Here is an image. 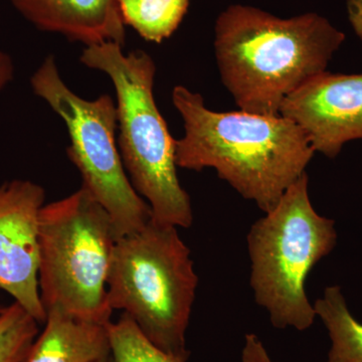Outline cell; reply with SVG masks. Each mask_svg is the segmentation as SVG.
Returning a JSON list of instances; mask_svg holds the SVG:
<instances>
[{
	"label": "cell",
	"mask_w": 362,
	"mask_h": 362,
	"mask_svg": "<svg viewBox=\"0 0 362 362\" xmlns=\"http://www.w3.org/2000/svg\"><path fill=\"white\" fill-rule=\"evenodd\" d=\"M344 40L341 30L316 13L281 18L232 4L214 25L221 82L240 110L259 115H280L286 97L325 71Z\"/></svg>",
	"instance_id": "cell-2"
},
{
	"label": "cell",
	"mask_w": 362,
	"mask_h": 362,
	"mask_svg": "<svg viewBox=\"0 0 362 362\" xmlns=\"http://www.w3.org/2000/svg\"><path fill=\"white\" fill-rule=\"evenodd\" d=\"M33 25L86 45L125 44V23L118 0H11Z\"/></svg>",
	"instance_id": "cell-10"
},
{
	"label": "cell",
	"mask_w": 362,
	"mask_h": 362,
	"mask_svg": "<svg viewBox=\"0 0 362 362\" xmlns=\"http://www.w3.org/2000/svg\"><path fill=\"white\" fill-rule=\"evenodd\" d=\"M13 59L6 52H0V90L6 88L13 80Z\"/></svg>",
	"instance_id": "cell-17"
},
{
	"label": "cell",
	"mask_w": 362,
	"mask_h": 362,
	"mask_svg": "<svg viewBox=\"0 0 362 362\" xmlns=\"http://www.w3.org/2000/svg\"><path fill=\"white\" fill-rule=\"evenodd\" d=\"M45 327L23 362H95L111 354L109 324L47 312Z\"/></svg>",
	"instance_id": "cell-11"
},
{
	"label": "cell",
	"mask_w": 362,
	"mask_h": 362,
	"mask_svg": "<svg viewBox=\"0 0 362 362\" xmlns=\"http://www.w3.org/2000/svg\"><path fill=\"white\" fill-rule=\"evenodd\" d=\"M2 309H0V312H1Z\"/></svg>",
	"instance_id": "cell-19"
},
{
	"label": "cell",
	"mask_w": 362,
	"mask_h": 362,
	"mask_svg": "<svg viewBox=\"0 0 362 362\" xmlns=\"http://www.w3.org/2000/svg\"><path fill=\"white\" fill-rule=\"evenodd\" d=\"M33 93L58 114L70 137L68 156L83 178L82 187L110 216L117 239L138 232L152 218L149 204L136 192L116 143L117 107L109 95L83 99L64 82L54 57L30 78Z\"/></svg>",
	"instance_id": "cell-7"
},
{
	"label": "cell",
	"mask_w": 362,
	"mask_h": 362,
	"mask_svg": "<svg viewBox=\"0 0 362 362\" xmlns=\"http://www.w3.org/2000/svg\"><path fill=\"white\" fill-rule=\"evenodd\" d=\"M314 308L330 337L326 362H362V323L350 313L341 288H326Z\"/></svg>",
	"instance_id": "cell-12"
},
{
	"label": "cell",
	"mask_w": 362,
	"mask_h": 362,
	"mask_svg": "<svg viewBox=\"0 0 362 362\" xmlns=\"http://www.w3.org/2000/svg\"><path fill=\"white\" fill-rule=\"evenodd\" d=\"M279 114L301 128L314 151L335 158L345 143L362 139V74H318L286 97Z\"/></svg>",
	"instance_id": "cell-9"
},
{
	"label": "cell",
	"mask_w": 362,
	"mask_h": 362,
	"mask_svg": "<svg viewBox=\"0 0 362 362\" xmlns=\"http://www.w3.org/2000/svg\"><path fill=\"white\" fill-rule=\"evenodd\" d=\"M125 25L147 42L160 44L182 23L190 0H118Z\"/></svg>",
	"instance_id": "cell-13"
},
{
	"label": "cell",
	"mask_w": 362,
	"mask_h": 362,
	"mask_svg": "<svg viewBox=\"0 0 362 362\" xmlns=\"http://www.w3.org/2000/svg\"><path fill=\"white\" fill-rule=\"evenodd\" d=\"M81 62L106 74L116 92L118 147L124 168L138 194L160 223L189 228L194 221L189 195L181 187L175 163L176 139L157 108L156 66L147 52L125 54L115 42L86 45Z\"/></svg>",
	"instance_id": "cell-3"
},
{
	"label": "cell",
	"mask_w": 362,
	"mask_h": 362,
	"mask_svg": "<svg viewBox=\"0 0 362 362\" xmlns=\"http://www.w3.org/2000/svg\"><path fill=\"white\" fill-rule=\"evenodd\" d=\"M95 362H115L114 361V357L112 356V354H109V356L103 357V358L99 359V361Z\"/></svg>",
	"instance_id": "cell-18"
},
{
	"label": "cell",
	"mask_w": 362,
	"mask_h": 362,
	"mask_svg": "<svg viewBox=\"0 0 362 362\" xmlns=\"http://www.w3.org/2000/svg\"><path fill=\"white\" fill-rule=\"evenodd\" d=\"M111 354L115 362H187L156 347L127 314L109 323Z\"/></svg>",
	"instance_id": "cell-14"
},
{
	"label": "cell",
	"mask_w": 362,
	"mask_h": 362,
	"mask_svg": "<svg viewBox=\"0 0 362 362\" xmlns=\"http://www.w3.org/2000/svg\"><path fill=\"white\" fill-rule=\"evenodd\" d=\"M173 102L185 124V136L175 142L177 168L214 169L265 214L306 173L315 153L301 128L285 117L213 111L183 86L173 89Z\"/></svg>",
	"instance_id": "cell-1"
},
{
	"label": "cell",
	"mask_w": 362,
	"mask_h": 362,
	"mask_svg": "<svg viewBox=\"0 0 362 362\" xmlns=\"http://www.w3.org/2000/svg\"><path fill=\"white\" fill-rule=\"evenodd\" d=\"M308 185L305 173L247 233L255 300L279 329L311 327L317 315L305 284L312 269L337 245L334 221L312 206Z\"/></svg>",
	"instance_id": "cell-5"
},
{
	"label": "cell",
	"mask_w": 362,
	"mask_h": 362,
	"mask_svg": "<svg viewBox=\"0 0 362 362\" xmlns=\"http://www.w3.org/2000/svg\"><path fill=\"white\" fill-rule=\"evenodd\" d=\"M44 188L30 180L0 185V289L42 324L47 314L39 289V223Z\"/></svg>",
	"instance_id": "cell-8"
},
{
	"label": "cell",
	"mask_w": 362,
	"mask_h": 362,
	"mask_svg": "<svg viewBox=\"0 0 362 362\" xmlns=\"http://www.w3.org/2000/svg\"><path fill=\"white\" fill-rule=\"evenodd\" d=\"M242 362H275L272 361L263 342L257 335L247 334L242 351Z\"/></svg>",
	"instance_id": "cell-16"
},
{
	"label": "cell",
	"mask_w": 362,
	"mask_h": 362,
	"mask_svg": "<svg viewBox=\"0 0 362 362\" xmlns=\"http://www.w3.org/2000/svg\"><path fill=\"white\" fill-rule=\"evenodd\" d=\"M117 240L110 216L85 187L42 206L39 289L45 314L111 322L107 281Z\"/></svg>",
	"instance_id": "cell-6"
},
{
	"label": "cell",
	"mask_w": 362,
	"mask_h": 362,
	"mask_svg": "<svg viewBox=\"0 0 362 362\" xmlns=\"http://www.w3.org/2000/svg\"><path fill=\"white\" fill-rule=\"evenodd\" d=\"M35 318L14 302L0 312V362H23L37 339Z\"/></svg>",
	"instance_id": "cell-15"
},
{
	"label": "cell",
	"mask_w": 362,
	"mask_h": 362,
	"mask_svg": "<svg viewBox=\"0 0 362 362\" xmlns=\"http://www.w3.org/2000/svg\"><path fill=\"white\" fill-rule=\"evenodd\" d=\"M197 284L190 250L176 226L151 218L117 240L107 281L112 310H122L149 341L185 361Z\"/></svg>",
	"instance_id": "cell-4"
}]
</instances>
